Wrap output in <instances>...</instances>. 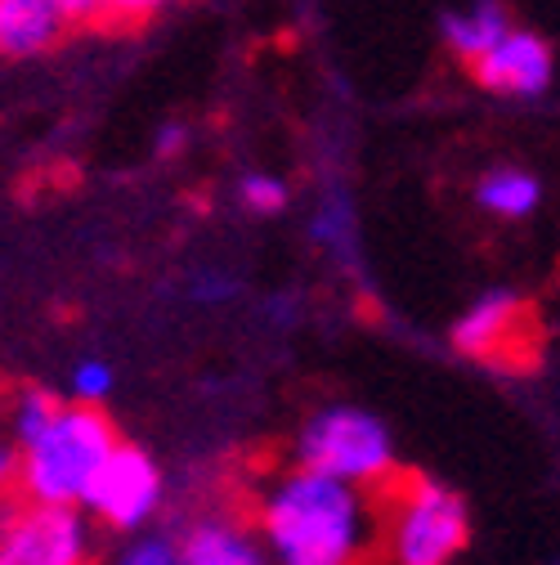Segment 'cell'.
<instances>
[{
    "label": "cell",
    "mask_w": 560,
    "mask_h": 565,
    "mask_svg": "<svg viewBox=\"0 0 560 565\" xmlns=\"http://www.w3.org/2000/svg\"><path fill=\"white\" fill-rule=\"evenodd\" d=\"M260 530L273 565H368L381 525L368 484L301 467L269 489Z\"/></svg>",
    "instance_id": "cell-1"
},
{
    "label": "cell",
    "mask_w": 560,
    "mask_h": 565,
    "mask_svg": "<svg viewBox=\"0 0 560 565\" xmlns=\"http://www.w3.org/2000/svg\"><path fill=\"white\" fill-rule=\"evenodd\" d=\"M117 431L95 404H58L54 417L23 445V489L32 503H63L77 508L112 454Z\"/></svg>",
    "instance_id": "cell-2"
},
{
    "label": "cell",
    "mask_w": 560,
    "mask_h": 565,
    "mask_svg": "<svg viewBox=\"0 0 560 565\" xmlns=\"http://www.w3.org/2000/svg\"><path fill=\"white\" fill-rule=\"evenodd\" d=\"M301 467H314L349 484H381L395 471V449L373 413L327 408L301 436Z\"/></svg>",
    "instance_id": "cell-3"
},
{
    "label": "cell",
    "mask_w": 560,
    "mask_h": 565,
    "mask_svg": "<svg viewBox=\"0 0 560 565\" xmlns=\"http://www.w3.org/2000/svg\"><path fill=\"white\" fill-rule=\"evenodd\" d=\"M466 539H471V521L457 493L431 480H412L390 525L395 565H449L466 547Z\"/></svg>",
    "instance_id": "cell-4"
},
{
    "label": "cell",
    "mask_w": 560,
    "mask_h": 565,
    "mask_svg": "<svg viewBox=\"0 0 560 565\" xmlns=\"http://www.w3.org/2000/svg\"><path fill=\"white\" fill-rule=\"evenodd\" d=\"M82 503L95 516H104L108 525L134 530V525H144L162 503V471L144 449L117 440L112 454L99 462V471H95Z\"/></svg>",
    "instance_id": "cell-5"
},
{
    "label": "cell",
    "mask_w": 560,
    "mask_h": 565,
    "mask_svg": "<svg viewBox=\"0 0 560 565\" xmlns=\"http://www.w3.org/2000/svg\"><path fill=\"white\" fill-rule=\"evenodd\" d=\"M86 525L63 503H32L0 530V565H82Z\"/></svg>",
    "instance_id": "cell-6"
},
{
    "label": "cell",
    "mask_w": 560,
    "mask_h": 565,
    "mask_svg": "<svg viewBox=\"0 0 560 565\" xmlns=\"http://www.w3.org/2000/svg\"><path fill=\"white\" fill-rule=\"evenodd\" d=\"M475 77L484 90L511 95V99H534L551 86V50L542 36L507 28L494 45L475 58Z\"/></svg>",
    "instance_id": "cell-7"
},
{
    "label": "cell",
    "mask_w": 560,
    "mask_h": 565,
    "mask_svg": "<svg viewBox=\"0 0 560 565\" xmlns=\"http://www.w3.org/2000/svg\"><path fill=\"white\" fill-rule=\"evenodd\" d=\"M520 323H525V301L516 292H488L462 315V323L453 328V345L462 350V355L488 360L516 337Z\"/></svg>",
    "instance_id": "cell-8"
},
{
    "label": "cell",
    "mask_w": 560,
    "mask_h": 565,
    "mask_svg": "<svg viewBox=\"0 0 560 565\" xmlns=\"http://www.w3.org/2000/svg\"><path fill=\"white\" fill-rule=\"evenodd\" d=\"M67 28L58 0H0V54L28 58L50 50Z\"/></svg>",
    "instance_id": "cell-9"
},
{
    "label": "cell",
    "mask_w": 560,
    "mask_h": 565,
    "mask_svg": "<svg viewBox=\"0 0 560 565\" xmlns=\"http://www.w3.org/2000/svg\"><path fill=\"white\" fill-rule=\"evenodd\" d=\"M507 28H511V19H507V10L498 6V0H475V6L453 10V14L444 19V41H449V50H453L457 58L475 63Z\"/></svg>",
    "instance_id": "cell-10"
},
{
    "label": "cell",
    "mask_w": 560,
    "mask_h": 565,
    "mask_svg": "<svg viewBox=\"0 0 560 565\" xmlns=\"http://www.w3.org/2000/svg\"><path fill=\"white\" fill-rule=\"evenodd\" d=\"M180 565H265V556L234 525H197L180 547Z\"/></svg>",
    "instance_id": "cell-11"
},
{
    "label": "cell",
    "mask_w": 560,
    "mask_h": 565,
    "mask_svg": "<svg viewBox=\"0 0 560 565\" xmlns=\"http://www.w3.org/2000/svg\"><path fill=\"white\" fill-rule=\"evenodd\" d=\"M475 198H480L484 211H494V216H503V221H520V216H529V211L538 206L542 184H538L529 171L498 167V171H488V175L480 180Z\"/></svg>",
    "instance_id": "cell-12"
},
{
    "label": "cell",
    "mask_w": 560,
    "mask_h": 565,
    "mask_svg": "<svg viewBox=\"0 0 560 565\" xmlns=\"http://www.w3.org/2000/svg\"><path fill=\"white\" fill-rule=\"evenodd\" d=\"M238 198H243L251 211H265V216H273V211H283V206H288V184L278 180V175L251 171V175H243Z\"/></svg>",
    "instance_id": "cell-13"
},
{
    "label": "cell",
    "mask_w": 560,
    "mask_h": 565,
    "mask_svg": "<svg viewBox=\"0 0 560 565\" xmlns=\"http://www.w3.org/2000/svg\"><path fill=\"white\" fill-rule=\"evenodd\" d=\"M54 408H58V399H50L45 391H28L23 399H19V408H14V431H19V445H28L45 422L54 417Z\"/></svg>",
    "instance_id": "cell-14"
},
{
    "label": "cell",
    "mask_w": 560,
    "mask_h": 565,
    "mask_svg": "<svg viewBox=\"0 0 560 565\" xmlns=\"http://www.w3.org/2000/svg\"><path fill=\"white\" fill-rule=\"evenodd\" d=\"M108 386H112V373H108V364H99V360H86V364L73 373V391H77V399H86V404H99V399L108 395Z\"/></svg>",
    "instance_id": "cell-15"
},
{
    "label": "cell",
    "mask_w": 560,
    "mask_h": 565,
    "mask_svg": "<svg viewBox=\"0 0 560 565\" xmlns=\"http://www.w3.org/2000/svg\"><path fill=\"white\" fill-rule=\"evenodd\" d=\"M171 0H99V19H149Z\"/></svg>",
    "instance_id": "cell-16"
},
{
    "label": "cell",
    "mask_w": 560,
    "mask_h": 565,
    "mask_svg": "<svg viewBox=\"0 0 560 565\" xmlns=\"http://www.w3.org/2000/svg\"><path fill=\"white\" fill-rule=\"evenodd\" d=\"M121 565H180V552L171 543H162V539H149V543L130 547V556Z\"/></svg>",
    "instance_id": "cell-17"
},
{
    "label": "cell",
    "mask_w": 560,
    "mask_h": 565,
    "mask_svg": "<svg viewBox=\"0 0 560 565\" xmlns=\"http://www.w3.org/2000/svg\"><path fill=\"white\" fill-rule=\"evenodd\" d=\"M341 225H345V216H341V211H336V206H323V216L314 221V238H323V243H336Z\"/></svg>",
    "instance_id": "cell-18"
},
{
    "label": "cell",
    "mask_w": 560,
    "mask_h": 565,
    "mask_svg": "<svg viewBox=\"0 0 560 565\" xmlns=\"http://www.w3.org/2000/svg\"><path fill=\"white\" fill-rule=\"evenodd\" d=\"M58 10L67 14V23H86L99 19V0H58Z\"/></svg>",
    "instance_id": "cell-19"
},
{
    "label": "cell",
    "mask_w": 560,
    "mask_h": 565,
    "mask_svg": "<svg viewBox=\"0 0 560 565\" xmlns=\"http://www.w3.org/2000/svg\"><path fill=\"white\" fill-rule=\"evenodd\" d=\"M180 149H184V130H180V126H166V130L158 135V153H162V158H175Z\"/></svg>",
    "instance_id": "cell-20"
},
{
    "label": "cell",
    "mask_w": 560,
    "mask_h": 565,
    "mask_svg": "<svg viewBox=\"0 0 560 565\" xmlns=\"http://www.w3.org/2000/svg\"><path fill=\"white\" fill-rule=\"evenodd\" d=\"M229 292H234V282H202V288H197L202 301H220V297H229Z\"/></svg>",
    "instance_id": "cell-21"
},
{
    "label": "cell",
    "mask_w": 560,
    "mask_h": 565,
    "mask_svg": "<svg viewBox=\"0 0 560 565\" xmlns=\"http://www.w3.org/2000/svg\"><path fill=\"white\" fill-rule=\"evenodd\" d=\"M10 471H14V454L0 445V489H6V480H10Z\"/></svg>",
    "instance_id": "cell-22"
}]
</instances>
